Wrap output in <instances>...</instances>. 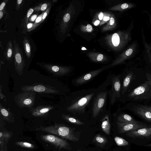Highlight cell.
Wrapping results in <instances>:
<instances>
[{
	"label": "cell",
	"instance_id": "obj_1",
	"mask_svg": "<svg viewBox=\"0 0 151 151\" xmlns=\"http://www.w3.org/2000/svg\"><path fill=\"white\" fill-rule=\"evenodd\" d=\"M37 129L73 142L78 141L79 139L74 128L61 124L55 123L48 126L40 127Z\"/></svg>",
	"mask_w": 151,
	"mask_h": 151
},
{
	"label": "cell",
	"instance_id": "obj_2",
	"mask_svg": "<svg viewBox=\"0 0 151 151\" xmlns=\"http://www.w3.org/2000/svg\"><path fill=\"white\" fill-rule=\"evenodd\" d=\"M145 75L146 80L128 94V100L137 101L151 100V74L146 73Z\"/></svg>",
	"mask_w": 151,
	"mask_h": 151
},
{
	"label": "cell",
	"instance_id": "obj_3",
	"mask_svg": "<svg viewBox=\"0 0 151 151\" xmlns=\"http://www.w3.org/2000/svg\"><path fill=\"white\" fill-rule=\"evenodd\" d=\"M36 95L34 92L23 91L15 96V102L20 108H27L30 111L34 108Z\"/></svg>",
	"mask_w": 151,
	"mask_h": 151
},
{
	"label": "cell",
	"instance_id": "obj_4",
	"mask_svg": "<svg viewBox=\"0 0 151 151\" xmlns=\"http://www.w3.org/2000/svg\"><path fill=\"white\" fill-rule=\"evenodd\" d=\"M21 88L23 91L36 93L57 94L60 93V91L55 87L43 83H36L30 85H24Z\"/></svg>",
	"mask_w": 151,
	"mask_h": 151
},
{
	"label": "cell",
	"instance_id": "obj_5",
	"mask_svg": "<svg viewBox=\"0 0 151 151\" xmlns=\"http://www.w3.org/2000/svg\"><path fill=\"white\" fill-rule=\"evenodd\" d=\"M41 139L44 141L51 144L58 149L71 150V147L68 142L65 139L60 138L52 134L42 135Z\"/></svg>",
	"mask_w": 151,
	"mask_h": 151
},
{
	"label": "cell",
	"instance_id": "obj_6",
	"mask_svg": "<svg viewBox=\"0 0 151 151\" xmlns=\"http://www.w3.org/2000/svg\"><path fill=\"white\" fill-rule=\"evenodd\" d=\"M94 95L93 93L86 95L74 103L68 106L67 108V110L73 113L83 112L86 107Z\"/></svg>",
	"mask_w": 151,
	"mask_h": 151
},
{
	"label": "cell",
	"instance_id": "obj_7",
	"mask_svg": "<svg viewBox=\"0 0 151 151\" xmlns=\"http://www.w3.org/2000/svg\"><path fill=\"white\" fill-rule=\"evenodd\" d=\"M107 95V93L106 91L97 94L92 108V116L93 118H96L99 114L105 103Z\"/></svg>",
	"mask_w": 151,
	"mask_h": 151
},
{
	"label": "cell",
	"instance_id": "obj_8",
	"mask_svg": "<svg viewBox=\"0 0 151 151\" xmlns=\"http://www.w3.org/2000/svg\"><path fill=\"white\" fill-rule=\"evenodd\" d=\"M116 123L118 132L120 133L127 132L149 126L142 123L140 124L129 123L117 121Z\"/></svg>",
	"mask_w": 151,
	"mask_h": 151
},
{
	"label": "cell",
	"instance_id": "obj_9",
	"mask_svg": "<svg viewBox=\"0 0 151 151\" xmlns=\"http://www.w3.org/2000/svg\"><path fill=\"white\" fill-rule=\"evenodd\" d=\"M120 77V75H119L114 76L112 78L110 100V104L112 105L115 103L116 99L120 96L121 86Z\"/></svg>",
	"mask_w": 151,
	"mask_h": 151
},
{
	"label": "cell",
	"instance_id": "obj_10",
	"mask_svg": "<svg viewBox=\"0 0 151 151\" xmlns=\"http://www.w3.org/2000/svg\"><path fill=\"white\" fill-rule=\"evenodd\" d=\"M43 68L50 74L57 76H62L69 73L70 71L68 67L50 64L44 65Z\"/></svg>",
	"mask_w": 151,
	"mask_h": 151
},
{
	"label": "cell",
	"instance_id": "obj_11",
	"mask_svg": "<svg viewBox=\"0 0 151 151\" xmlns=\"http://www.w3.org/2000/svg\"><path fill=\"white\" fill-rule=\"evenodd\" d=\"M129 109L134 114L151 122V112L139 106L137 104H131Z\"/></svg>",
	"mask_w": 151,
	"mask_h": 151
},
{
	"label": "cell",
	"instance_id": "obj_12",
	"mask_svg": "<svg viewBox=\"0 0 151 151\" xmlns=\"http://www.w3.org/2000/svg\"><path fill=\"white\" fill-rule=\"evenodd\" d=\"M54 108L53 106H50L40 105L34 108L30 111L32 115L33 116L45 117L48 115L50 111Z\"/></svg>",
	"mask_w": 151,
	"mask_h": 151
},
{
	"label": "cell",
	"instance_id": "obj_13",
	"mask_svg": "<svg viewBox=\"0 0 151 151\" xmlns=\"http://www.w3.org/2000/svg\"><path fill=\"white\" fill-rule=\"evenodd\" d=\"M127 136L133 138L149 137L151 136V127H145L129 132L126 133Z\"/></svg>",
	"mask_w": 151,
	"mask_h": 151
},
{
	"label": "cell",
	"instance_id": "obj_14",
	"mask_svg": "<svg viewBox=\"0 0 151 151\" xmlns=\"http://www.w3.org/2000/svg\"><path fill=\"white\" fill-rule=\"evenodd\" d=\"M103 70V68H100L89 72L76 79L75 83L78 85L86 83L97 75Z\"/></svg>",
	"mask_w": 151,
	"mask_h": 151
},
{
	"label": "cell",
	"instance_id": "obj_15",
	"mask_svg": "<svg viewBox=\"0 0 151 151\" xmlns=\"http://www.w3.org/2000/svg\"><path fill=\"white\" fill-rule=\"evenodd\" d=\"M0 113L3 119L9 124L14 122L15 118L13 114L9 110L0 104Z\"/></svg>",
	"mask_w": 151,
	"mask_h": 151
},
{
	"label": "cell",
	"instance_id": "obj_16",
	"mask_svg": "<svg viewBox=\"0 0 151 151\" xmlns=\"http://www.w3.org/2000/svg\"><path fill=\"white\" fill-rule=\"evenodd\" d=\"M134 77V73L130 72L126 75L124 78L122 87L121 93L124 94L127 91L130 84Z\"/></svg>",
	"mask_w": 151,
	"mask_h": 151
},
{
	"label": "cell",
	"instance_id": "obj_17",
	"mask_svg": "<svg viewBox=\"0 0 151 151\" xmlns=\"http://www.w3.org/2000/svg\"><path fill=\"white\" fill-rule=\"evenodd\" d=\"M117 121L126 123L140 124L142 122L135 120L130 115L126 114H122L119 115L117 118Z\"/></svg>",
	"mask_w": 151,
	"mask_h": 151
},
{
	"label": "cell",
	"instance_id": "obj_18",
	"mask_svg": "<svg viewBox=\"0 0 151 151\" xmlns=\"http://www.w3.org/2000/svg\"><path fill=\"white\" fill-rule=\"evenodd\" d=\"M101 128L102 130L107 134L110 133L111 126L108 115H105L102 120L101 123Z\"/></svg>",
	"mask_w": 151,
	"mask_h": 151
},
{
	"label": "cell",
	"instance_id": "obj_19",
	"mask_svg": "<svg viewBox=\"0 0 151 151\" xmlns=\"http://www.w3.org/2000/svg\"><path fill=\"white\" fill-rule=\"evenodd\" d=\"M12 135L9 132L4 131H1L0 132V147L1 148H2L5 142L9 140Z\"/></svg>",
	"mask_w": 151,
	"mask_h": 151
},
{
	"label": "cell",
	"instance_id": "obj_20",
	"mask_svg": "<svg viewBox=\"0 0 151 151\" xmlns=\"http://www.w3.org/2000/svg\"><path fill=\"white\" fill-rule=\"evenodd\" d=\"M61 117L62 119L65 120L73 124L81 125L84 124L83 122L80 120L67 115L63 114L61 115Z\"/></svg>",
	"mask_w": 151,
	"mask_h": 151
},
{
	"label": "cell",
	"instance_id": "obj_21",
	"mask_svg": "<svg viewBox=\"0 0 151 151\" xmlns=\"http://www.w3.org/2000/svg\"><path fill=\"white\" fill-rule=\"evenodd\" d=\"M93 142L100 146H103L106 144L108 141L104 137L100 134L96 135L93 139Z\"/></svg>",
	"mask_w": 151,
	"mask_h": 151
},
{
	"label": "cell",
	"instance_id": "obj_22",
	"mask_svg": "<svg viewBox=\"0 0 151 151\" xmlns=\"http://www.w3.org/2000/svg\"><path fill=\"white\" fill-rule=\"evenodd\" d=\"M15 145L20 147L29 149H33L35 147L34 145L31 143L23 141L16 142L15 143Z\"/></svg>",
	"mask_w": 151,
	"mask_h": 151
},
{
	"label": "cell",
	"instance_id": "obj_23",
	"mask_svg": "<svg viewBox=\"0 0 151 151\" xmlns=\"http://www.w3.org/2000/svg\"><path fill=\"white\" fill-rule=\"evenodd\" d=\"M114 140L116 144L119 146H124L129 145V142L128 141L124 139L119 137H115L114 138Z\"/></svg>",
	"mask_w": 151,
	"mask_h": 151
},
{
	"label": "cell",
	"instance_id": "obj_24",
	"mask_svg": "<svg viewBox=\"0 0 151 151\" xmlns=\"http://www.w3.org/2000/svg\"><path fill=\"white\" fill-rule=\"evenodd\" d=\"M112 42L114 46L115 47L117 46L119 44L120 42L119 37L117 33H114L112 35Z\"/></svg>",
	"mask_w": 151,
	"mask_h": 151
},
{
	"label": "cell",
	"instance_id": "obj_25",
	"mask_svg": "<svg viewBox=\"0 0 151 151\" xmlns=\"http://www.w3.org/2000/svg\"><path fill=\"white\" fill-rule=\"evenodd\" d=\"M139 106L151 112V106L147 105L137 104Z\"/></svg>",
	"mask_w": 151,
	"mask_h": 151
},
{
	"label": "cell",
	"instance_id": "obj_26",
	"mask_svg": "<svg viewBox=\"0 0 151 151\" xmlns=\"http://www.w3.org/2000/svg\"><path fill=\"white\" fill-rule=\"evenodd\" d=\"M70 16L68 14H65L64 16L63 20L64 22H67L70 20Z\"/></svg>",
	"mask_w": 151,
	"mask_h": 151
},
{
	"label": "cell",
	"instance_id": "obj_27",
	"mask_svg": "<svg viewBox=\"0 0 151 151\" xmlns=\"http://www.w3.org/2000/svg\"><path fill=\"white\" fill-rule=\"evenodd\" d=\"M2 86L1 85H0V97L1 99L2 100L3 98H6V97L5 96V95H4L3 92H2Z\"/></svg>",
	"mask_w": 151,
	"mask_h": 151
},
{
	"label": "cell",
	"instance_id": "obj_28",
	"mask_svg": "<svg viewBox=\"0 0 151 151\" xmlns=\"http://www.w3.org/2000/svg\"><path fill=\"white\" fill-rule=\"evenodd\" d=\"M103 55L102 54H99L97 56L96 60L98 61H101L103 59Z\"/></svg>",
	"mask_w": 151,
	"mask_h": 151
},
{
	"label": "cell",
	"instance_id": "obj_29",
	"mask_svg": "<svg viewBox=\"0 0 151 151\" xmlns=\"http://www.w3.org/2000/svg\"><path fill=\"white\" fill-rule=\"evenodd\" d=\"M86 30L88 32H91L92 30V26L90 24H88L86 27Z\"/></svg>",
	"mask_w": 151,
	"mask_h": 151
},
{
	"label": "cell",
	"instance_id": "obj_30",
	"mask_svg": "<svg viewBox=\"0 0 151 151\" xmlns=\"http://www.w3.org/2000/svg\"><path fill=\"white\" fill-rule=\"evenodd\" d=\"M132 49L130 48L126 51L125 54L127 56H129L132 53Z\"/></svg>",
	"mask_w": 151,
	"mask_h": 151
},
{
	"label": "cell",
	"instance_id": "obj_31",
	"mask_svg": "<svg viewBox=\"0 0 151 151\" xmlns=\"http://www.w3.org/2000/svg\"><path fill=\"white\" fill-rule=\"evenodd\" d=\"M33 12V9H32L31 8L28 11L27 14V17L28 18H29L30 15H31V14H32Z\"/></svg>",
	"mask_w": 151,
	"mask_h": 151
},
{
	"label": "cell",
	"instance_id": "obj_32",
	"mask_svg": "<svg viewBox=\"0 0 151 151\" xmlns=\"http://www.w3.org/2000/svg\"><path fill=\"white\" fill-rule=\"evenodd\" d=\"M26 50L27 52L29 53L30 52V47L29 44L28 43H26L25 44Z\"/></svg>",
	"mask_w": 151,
	"mask_h": 151
},
{
	"label": "cell",
	"instance_id": "obj_33",
	"mask_svg": "<svg viewBox=\"0 0 151 151\" xmlns=\"http://www.w3.org/2000/svg\"><path fill=\"white\" fill-rule=\"evenodd\" d=\"M12 51L11 49L9 48L8 49L7 51V56L9 58L12 55Z\"/></svg>",
	"mask_w": 151,
	"mask_h": 151
},
{
	"label": "cell",
	"instance_id": "obj_34",
	"mask_svg": "<svg viewBox=\"0 0 151 151\" xmlns=\"http://www.w3.org/2000/svg\"><path fill=\"white\" fill-rule=\"evenodd\" d=\"M128 7V5L126 3H124L121 5V7L123 9H125L127 8Z\"/></svg>",
	"mask_w": 151,
	"mask_h": 151
},
{
	"label": "cell",
	"instance_id": "obj_35",
	"mask_svg": "<svg viewBox=\"0 0 151 151\" xmlns=\"http://www.w3.org/2000/svg\"><path fill=\"white\" fill-rule=\"evenodd\" d=\"M47 5L45 3L42 5L41 7V10L42 11L45 10L46 8Z\"/></svg>",
	"mask_w": 151,
	"mask_h": 151
},
{
	"label": "cell",
	"instance_id": "obj_36",
	"mask_svg": "<svg viewBox=\"0 0 151 151\" xmlns=\"http://www.w3.org/2000/svg\"><path fill=\"white\" fill-rule=\"evenodd\" d=\"M114 18L111 17L110 19L109 24L111 25H113L114 23Z\"/></svg>",
	"mask_w": 151,
	"mask_h": 151
},
{
	"label": "cell",
	"instance_id": "obj_37",
	"mask_svg": "<svg viewBox=\"0 0 151 151\" xmlns=\"http://www.w3.org/2000/svg\"><path fill=\"white\" fill-rule=\"evenodd\" d=\"M5 5L4 2H2L0 6V10L1 11L3 9Z\"/></svg>",
	"mask_w": 151,
	"mask_h": 151
},
{
	"label": "cell",
	"instance_id": "obj_38",
	"mask_svg": "<svg viewBox=\"0 0 151 151\" xmlns=\"http://www.w3.org/2000/svg\"><path fill=\"white\" fill-rule=\"evenodd\" d=\"M104 16V14L102 12H101L99 15V18L100 20H102Z\"/></svg>",
	"mask_w": 151,
	"mask_h": 151
},
{
	"label": "cell",
	"instance_id": "obj_39",
	"mask_svg": "<svg viewBox=\"0 0 151 151\" xmlns=\"http://www.w3.org/2000/svg\"><path fill=\"white\" fill-rule=\"evenodd\" d=\"M37 17V16L36 15H34L31 17V20L32 21H34L35 20V19H36Z\"/></svg>",
	"mask_w": 151,
	"mask_h": 151
},
{
	"label": "cell",
	"instance_id": "obj_40",
	"mask_svg": "<svg viewBox=\"0 0 151 151\" xmlns=\"http://www.w3.org/2000/svg\"><path fill=\"white\" fill-rule=\"evenodd\" d=\"M110 17L108 16H105L104 18V20L105 21H108Z\"/></svg>",
	"mask_w": 151,
	"mask_h": 151
},
{
	"label": "cell",
	"instance_id": "obj_41",
	"mask_svg": "<svg viewBox=\"0 0 151 151\" xmlns=\"http://www.w3.org/2000/svg\"><path fill=\"white\" fill-rule=\"evenodd\" d=\"M100 23V21L99 20H96L95 21L94 23V25L96 26L98 25Z\"/></svg>",
	"mask_w": 151,
	"mask_h": 151
},
{
	"label": "cell",
	"instance_id": "obj_42",
	"mask_svg": "<svg viewBox=\"0 0 151 151\" xmlns=\"http://www.w3.org/2000/svg\"><path fill=\"white\" fill-rule=\"evenodd\" d=\"M41 17H38L36 20V22H38L41 20Z\"/></svg>",
	"mask_w": 151,
	"mask_h": 151
},
{
	"label": "cell",
	"instance_id": "obj_43",
	"mask_svg": "<svg viewBox=\"0 0 151 151\" xmlns=\"http://www.w3.org/2000/svg\"><path fill=\"white\" fill-rule=\"evenodd\" d=\"M32 26V24L31 23H29L27 25V27L28 28H31Z\"/></svg>",
	"mask_w": 151,
	"mask_h": 151
},
{
	"label": "cell",
	"instance_id": "obj_44",
	"mask_svg": "<svg viewBox=\"0 0 151 151\" xmlns=\"http://www.w3.org/2000/svg\"><path fill=\"white\" fill-rule=\"evenodd\" d=\"M47 13L45 12V13H44V14H43V16L42 17V19H44L47 16Z\"/></svg>",
	"mask_w": 151,
	"mask_h": 151
},
{
	"label": "cell",
	"instance_id": "obj_45",
	"mask_svg": "<svg viewBox=\"0 0 151 151\" xmlns=\"http://www.w3.org/2000/svg\"><path fill=\"white\" fill-rule=\"evenodd\" d=\"M3 15V14L2 12L1 11H0V19H1Z\"/></svg>",
	"mask_w": 151,
	"mask_h": 151
},
{
	"label": "cell",
	"instance_id": "obj_46",
	"mask_svg": "<svg viewBox=\"0 0 151 151\" xmlns=\"http://www.w3.org/2000/svg\"><path fill=\"white\" fill-rule=\"evenodd\" d=\"M22 0H17V2L18 4H20L22 3Z\"/></svg>",
	"mask_w": 151,
	"mask_h": 151
},
{
	"label": "cell",
	"instance_id": "obj_47",
	"mask_svg": "<svg viewBox=\"0 0 151 151\" xmlns=\"http://www.w3.org/2000/svg\"><path fill=\"white\" fill-rule=\"evenodd\" d=\"M147 146L151 147V144L148 145H147Z\"/></svg>",
	"mask_w": 151,
	"mask_h": 151
},
{
	"label": "cell",
	"instance_id": "obj_48",
	"mask_svg": "<svg viewBox=\"0 0 151 151\" xmlns=\"http://www.w3.org/2000/svg\"><path fill=\"white\" fill-rule=\"evenodd\" d=\"M0 151H4L3 149L2 148H1Z\"/></svg>",
	"mask_w": 151,
	"mask_h": 151
},
{
	"label": "cell",
	"instance_id": "obj_49",
	"mask_svg": "<svg viewBox=\"0 0 151 151\" xmlns=\"http://www.w3.org/2000/svg\"><path fill=\"white\" fill-rule=\"evenodd\" d=\"M77 151H81V150H77Z\"/></svg>",
	"mask_w": 151,
	"mask_h": 151
},
{
	"label": "cell",
	"instance_id": "obj_50",
	"mask_svg": "<svg viewBox=\"0 0 151 151\" xmlns=\"http://www.w3.org/2000/svg\"></svg>",
	"mask_w": 151,
	"mask_h": 151
}]
</instances>
